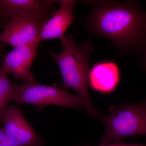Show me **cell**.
<instances>
[{
	"label": "cell",
	"instance_id": "1",
	"mask_svg": "<svg viewBox=\"0 0 146 146\" xmlns=\"http://www.w3.org/2000/svg\"><path fill=\"white\" fill-rule=\"evenodd\" d=\"M91 13L84 18L85 29L113 43L121 54L134 52L140 56L146 46V11L136 1H84Z\"/></svg>",
	"mask_w": 146,
	"mask_h": 146
},
{
	"label": "cell",
	"instance_id": "2",
	"mask_svg": "<svg viewBox=\"0 0 146 146\" xmlns=\"http://www.w3.org/2000/svg\"><path fill=\"white\" fill-rule=\"evenodd\" d=\"M62 51L50 52L49 55L57 63L63 80L62 89L68 91L73 89L83 101L84 108L91 117L100 119L102 114L94 108L88 91V75L90 56L94 46L90 41L77 45L74 35L69 33L60 38Z\"/></svg>",
	"mask_w": 146,
	"mask_h": 146
},
{
	"label": "cell",
	"instance_id": "3",
	"mask_svg": "<svg viewBox=\"0 0 146 146\" xmlns=\"http://www.w3.org/2000/svg\"><path fill=\"white\" fill-rule=\"evenodd\" d=\"M109 115L102 116L101 121L106 126L101 145L119 143L127 137L146 136V98L136 104L123 102L118 107L108 109Z\"/></svg>",
	"mask_w": 146,
	"mask_h": 146
},
{
	"label": "cell",
	"instance_id": "4",
	"mask_svg": "<svg viewBox=\"0 0 146 146\" xmlns=\"http://www.w3.org/2000/svg\"><path fill=\"white\" fill-rule=\"evenodd\" d=\"M12 101L18 104L34 105L39 109L47 105L75 109L84 107L83 101L78 95L70 94L58 88L56 83L42 85L37 83L36 80L20 85Z\"/></svg>",
	"mask_w": 146,
	"mask_h": 146
},
{
	"label": "cell",
	"instance_id": "5",
	"mask_svg": "<svg viewBox=\"0 0 146 146\" xmlns=\"http://www.w3.org/2000/svg\"><path fill=\"white\" fill-rule=\"evenodd\" d=\"M0 33V43L13 48L35 41L47 21L33 16L10 19Z\"/></svg>",
	"mask_w": 146,
	"mask_h": 146
},
{
	"label": "cell",
	"instance_id": "6",
	"mask_svg": "<svg viewBox=\"0 0 146 146\" xmlns=\"http://www.w3.org/2000/svg\"><path fill=\"white\" fill-rule=\"evenodd\" d=\"M3 129L18 146H44V138L36 133L18 106H9L3 118Z\"/></svg>",
	"mask_w": 146,
	"mask_h": 146
},
{
	"label": "cell",
	"instance_id": "7",
	"mask_svg": "<svg viewBox=\"0 0 146 146\" xmlns=\"http://www.w3.org/2000/svg\"><path fill=\"white\" fill-rule=\"evenodd\" d=\"M55 0H0V17L9 21L15 17L33 16L48 21L56 10Z\"/></svg>",
	"mask_w": 146,
	"mask_h": 146
},
{
	"label": "cell",
	"instance_id": "8",
	"mask_svg": "<svg viewBox=\"0 0 146 146\" xmlns=\"http://www.w3.org/2000/svg\"><path fill=\"white\" fill-rule=\"evenodd\" d=\"M39 42L35 41L13 48L4 57L2 65L7 73L25 82L35 81L31 67L37 56Z\"/></svg>",
	"mask_w": 146,
	"mask_h": 146
},
{
	"label": "cell",
	"instance_id": "9",
	"mask_svg": "<svg viewBox=\"0 0 146 146\" xmlns=\"http://www.w3.org/2000/svg\"><path fill=\"white\" fill-rule=\"evenodd\" d=\"M76 0H60V7L46 22L35 41L38 42L50 39H60L64 36L69 27L74 22L73 11Z\"/></svg>",
	"mask_w": 146,
	"mask_h": 146
},
{
	"label": "cell",
	"instance_id": "10",
	"mask_svg": "<svg viewBox=\"0 0 146 146\" xmlns=\"http://www.w3.org/2000/svg\"><path fill=\"white\" fill-rule=\"evenodd\" d=\"M120 80L119 69L116 63L111 60L97 62L89 70L88 84L92 90L101 94L112 93Z\"/></svg>",
	"mask_w": 146,
	"mask_h": 146
},
{
	"label": "cell",
	"instance_id": "11",
	"mask_svg": "<svg viewBox=\"0 0 146 146\" xmlns=\"http://www.w3.org/2000/svg\"><path fill=\"white\" fill-rule=\"evenodd\" d=\"M2 66L0 68V124H3L7 105L18 91L20 85L13 83L9 79Z\"/></svg>",
	"mask_w": 146,
	"mask_h": 146
},
{
	"label": "cell",
	"instance_id": "12",
	"mask_svg": "<svg viewBox=\"0 0 146 146\" xmlns=\"http://www.w3.org/2000/svg\"><path fill=\"white\" fill-rule=\"evenodd\" d=\"M0 146H18L13 139L6 134L2 128H0Z\"/></svg>",
	"mask_w": 146,
	"mask_h": 146
},
{
	"label": "cell",
	"instance_id": "13",
	"mask_svg": "<svg viewBox=\"0 0 146 146\" xmlns=\"http://www.w3.org/2000/svg\"><path fill=\"white\" fill-rule=\"evenodd\" d=\"M141 67L143 70L146 71V46L140 55Z\"/></svg>",
	"mask_w": 146,
	"mask_h": 146
},
{
	"label": "cell",
	"instance_id": "14",
	"mask_svg": "<svg viewBox=\"0 0 146 146\" xmlns=\"http://www.w3.org/2000/svg\"><path fill=\"white\" fill-rule=\"evenodd\" d=\"M83 146H90L89 145H86ZM96 146H146L145 145H142L138 143L125 144L123 143H114L112 144H106V145H100Z\"/></svg>",
	"mask_w": 146,
	"mask_h": 146
},
{
	"label": "cell",
	"instance_id": "15",
	"mask_svg": "<svg viewBox=\"0 0 146 146\" xmlns=\"http://www.w3.org/2000/svg\"><path fill=\"white\" fill-rule=\"evenodd\" d=\"M5 20L0 17V27H4L5 25L4 23Z\"/></svg>",
	"mask_w": 146,
	"mask_h": 146
}]
</instances>
